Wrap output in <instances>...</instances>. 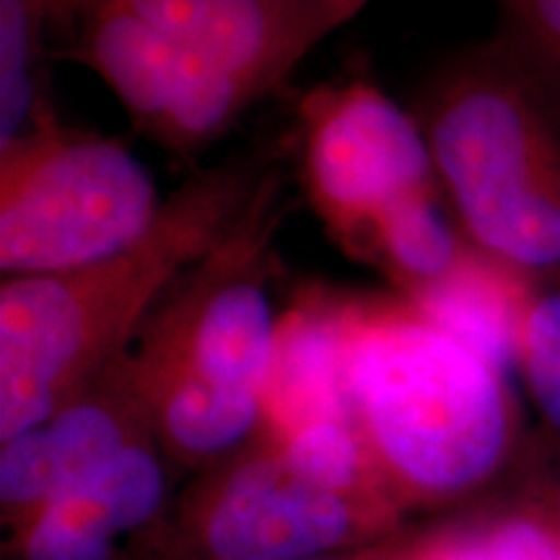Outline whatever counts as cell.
<instances>
[{"instance_id": "6da1fadb", "label": "cell", "mask_w": 560, "mask_h": 560, "mask_svg": "<svg viewBox=\"0 0 560 560\" xmlns=\"http://www.w3.org/2000/svg\"><path fill=\"white\" fill-rule=\"evenodd\" d=\"M369 0H100L66 55L136 128L182 156L206 149Z\"/></svg>"}, {"instance_id": "7a4b0ae2", "label": "cell", "mask_w": 560, "mask_h": 560, "mask_svg": "<svg viewBox=\"0 0 560 560\" xmlns=\"http://www.w3.org/2000/svg\"><path fill=\"white\" fill-rule=\"evenodd\" d=\"M268 172L244 159L213 166L187 179L128 249L79 270L3 278L0 441L58 412L128 348L182 272L244 219Z\"/></svg>"}, {"instance_id": "3957f363", "label": "cell", "mask_w": 560, "mask_h": 560, "mask_svg": "<svg viewBox=\"0 0 560 560\" xmlns=\"http://www.w3.org/2000/svg\"><path fill=\"white\" fill-rule=\"evenodd\" d=\"M283 172L270 170L244 219L182 272L128 353L151 429L185 459L231 452L262 423L276 350L270 244L283 221Z\"/></svg>"}, {"instance_id": "277c9868", "label": "cell", "mask_w": 560, "mask_h": 560, "mask_svg": "<svg viewBox=\"0 0 560 560\" xmlns=\"http://www.w3.org/2000/svg\"><path fill=\"white\" fill-rule=\"evenodd\" d=\"M465 242L532 289L560 283V104L495 37L444 62L416 102Z\"/></svg>"}, {"instance_id": "5b68a950", "label": "cell", "mask_w": 560, "mask_h": 560, "mask_svg": "<svg viewBox=\"0 0 560 560\" xmlns=\"http://www.w3.org/2000/svg\"><path fill=\"white\" fill-rule=\"evenodd\" d=\"M348 387L374 470L416 495L478 486L506 457L503 371L408 299L348 304Z\"/></svg>"}, {"instance_id": "8992f818", "label": "cell", "mask_w": 560, "mask_h": 560, "mask_svg": "<svg viewBox=\"0 0 560 560\" xmlns=\"http://www.w3.org/2000/svg\"><path fill=\"white\" fill-rule=\"evenodd\" d=\"M299 166L332 240L353 260L380 268L402 299L436 289L472 252L416 115L366 81L306 96Z\"/></svg>"}, {"instance_id": "52a82bcc", "label": "cell", "mask_w": 560, "mask_h": 560, "mask_svg": "<svg viewBox=\"0 0 560 560\" xmlns=\"http://www.w3.org/2000/svg\"><path fill=\"white\" fill-rule=\"evenodd\" d=\"M166 200L120 140L52 117L0 149L3 278L55 276L143 240Z\"/></svg>"}, {"instance_id": "ba28073f", "label": "cell", "mask_w": 560, "mask_h": 560, "mask_svg": "<svg viewBox=\"0 0 560 560\" xmlns=\"http://www.w3.org/2000/svg\"><path fill=\"white\" fill-rule=\"evenodd\" d=\"M149 433V412L132 380L128 350H122L79 397L34 429L3 441L0 499L13 511L37 514Z\"/></svg>"}, {"instance_id": "9c48e42d", "label": "cell", "mask_w": 560, "mask_h": 560, "mask_svg": "<svg viewBox=\"0 0 560 560\" xmlns=\"http://www.w3.org/2000/svg\"><path fill=\"white\" fill-rule=\"evenodd\" d=\"M208 511L215 560H317L353 529L346 495L301 478L272 441L236 462Z\"/></svg>"}, {"instance_id": "30bf717a", "label": "cell", "mask_w": 560, "mask_h": 560, "mask_svg": "<svg viewBox=\"0 0 560 560\" xmlns=\"http://www.w3.org/2000/svg\"><path fill=\"white\" fill-rule=\"evenodd\" d=\"M348 304L306 301L278 319L276 350L262 392L270 439L322 420L353 418L348 387Z\"/></svg>"}, {"instance_id": "8fae6325", "label": "cell", "mask_w": 560, "mask_h": 560, "mask_svg": "<svg viewBox=\"0 0 560 560\" xmlns=\"http://www.w3.org/2000/svg\"><path fill=\"white\" fill-rule=\"evenodd\" d=\"M535 291L522 276L472 249L444 283L412 304L506 374L520 361L522 322Z\"/></svg>"}, {"instance_id": "7c38bea8", "label": "cell", "mask_w": 560, "mask_h": 560, "mask_svg": "<svg viewBox=\"0 0 560 560\" xmlns=\"http://www.w3.org/2000/svg\"><path fill=\"white\" fill-rule=\"evenodd\" d=\"M47 0H0V149H9L55 112L45 96Z\"/></svg>"}, {"instance_id": "4fadbf2b", "label": "cell", "mask_w": 560, "mask_h": 560, "mask_svg": "<svg viewBox=\"0 0 560 560\" xmlns=\"http://www.w3.org/2000/svg\"><path fill=\"white\" fill-rule=\"evenodd\" d=\"M55 499L81 511L109 535H120L156 514L164 501V470L151 441L145 439L130 444L94 475L62 490Z\"/></svg>"}, {"instance_id": "5bb4252c", "label": "cell", "mask_w": 560, "mask_h": 560, "mask_svg": "<svg viewBox=\"0 0 560 560\" xmlns=\"http://www.w3.org/2000/svg\"><path fill=\"white\" fill-rule=\"evenodd\" d=\"M270 441L301 478L340 495L359 488L374 470L359 429L348 420H322Z\"/></svg>"}, {"instance_id": "9a60e30c", "label": "cell", "mask_w": 560, "mask_h": 560, "mask_svg": "<svg viewBox=\"0 0 560 560\" xmlns=\"http://www.w3.org/2000/svg\"><path fill=\"white\" fill-rule=\"evenodd\" d=\"M516 363L545 420L560 431V283L545 285L529 299Z\"/></svg>"}, {"instance_id": "2e32d148", "label": "cell", "mask_w": 560, "mask_h": 560, "mask_svg": "<svg viewBox=\"0 0 560 560\" xmlns=\"http://www.w3.org/2000/svg\"><path fill=\"white\" fill-rule=\"evenodd\" d=\"M499 39L560 104V0H495Z\"/></svg>"}, {"instance_id": "e0dca14e", "label": "cell", "mask_w": 560, "mask_h": 560, "mask_svg": "<svg viewBox=\"0 0 560 560\" xmlns=\"http://www.w3.org/2000/svg\"><path fill=\"white\" fill-rule=\"evenodd\" d=\"M26 560H112V535L62 501L32 516L24 540Z\"/></svg>"}, {"instance_id": "ac0fdd59", "label": "cell", "mask_w": 560, "mask_h": 560, "mask_svg": "<svg viewBox=\"0 0 560 560\" xmlns=\"http://www.w3.org/2000/svg\"><path fill=\"white\" fill-rule=\"evenodd\" d=\"M418 560H560V545L532 522H509L475 537L444 540Z\"/></svg>"}, {"instance_id": "d6986e66", "label": "cell", "mask_w": 560, "mask_h": 560, "mask_svg": "<svg viewBox=\"0 0 560 560\" xmlns=\"http://www.w3.org/2000/svg\"><path fill=\"white\" fill-rule=\"evenodd\" d=\"M96 3L100 0H47V5H50V21L66 32Z\"/></svg>"}]
</instances>
